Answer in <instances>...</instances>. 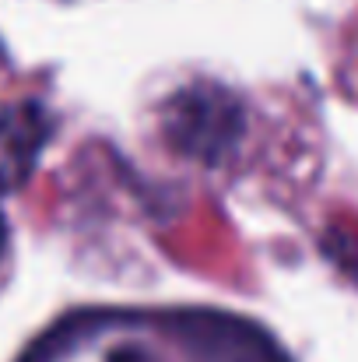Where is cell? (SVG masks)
<instances>
[{
    "mask_svg": "<svg viewBox=\"0 0 358 362\" xmlns=\"http://www.w3.org/2000/svg\"><path fill=\"white\" fill-rule=\"evenodd\" d=\"M109 362H151V356L141 352V349H117V352L109 356Z\"/></svg>",
    "mask_w": 358,
    "mask_h": 362,
    "instance_id": "2",
    "label": "cell"
},
{
    "mask_svg": "<svg viewBox=\"0 0 358 362\" xmlns=\"http://www.w3.org/2000/svg\"><path fill=\"white\" fill-rule=\"evenodd\" d=\"M46 141V117L35 106H18L0 120V187H14L32 169Z\"/></svg>",
    "mask_w": 358,
    "mask_h": 362,
    "instance_id": "1",
    "label": "cell"
},
{
    "mask_svg": "<svg viewBox=\"0 0 358 362\" xmlns=\"http://www.w3.org/2000/svg\"><path fill=\"white\" fill-rule=\"evenodd\" d=\"M0 246H4V218H0Z\"/></svg>",
    "mask_w": 358,
    "mask_h": 362,
    "instance_id": "3",
    "label": "cell"
}]
</instances>
